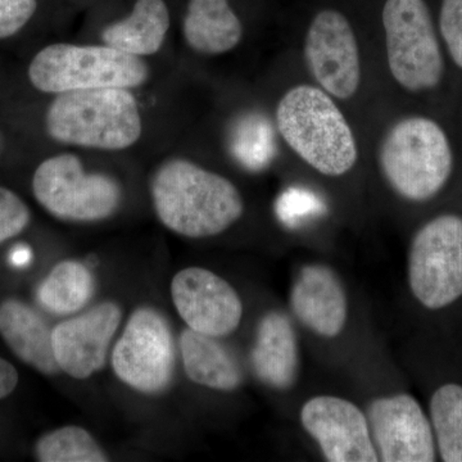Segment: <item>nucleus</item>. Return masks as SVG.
Returning a JSON list of instances; mask_svg holds the SVG:
<instances>
[{"label": "nucleus", "instance_id": "obj_1", "mask_svg": "<svg viewBox=\"0 0 462 462\" xmlns=\"http://www.w3.org/2000/svg\"><path fill=\"white\" fill-rule=\"evenodd\" d=\"M151 196L161 223L185 238L218 236L245 214L242 194L229 179L181 158L154 172Z\"/></svg>", "mask_w": 462, "mask_h": 462}, {"label": "nucleus", "instance_id": "obj_2", "mask_svg": "<svg viewBox=\"0 0 462 462\" xmlns=\"http://www.w3.org/2000/svg\"><path fill=\"white\" fill-rule=\"evenodd\" d=\"M275 116L282 141L315 171L339 178L357 163L354 130L333 97L321 88H291L279 100Z\"/></svg>", "mask_w": 462, "mask_h": 462}, {"label": "nucleus", "instance_id": "obj_3", "mask_svg": "<svg viewBox=\"0 0 462 462\" xmlns=\"http://www.w3.org/2000/svg\"><path fill=\"white\" fill-rule=\"evenodd\" d=\"M378 163L383 179L398 197L422 203L446 187L454 171V152L436 121L410 116L385 133Z\"/></svg>", "mask_w": 462, "mask_h": 462}, {"label": "nucleus", "instance_id": "obj_4", "mask_svg": "<svg viewBox=\"0 0 462 462\" xmlns=\"http://www.w3.org/2000/svg\"><path fill=\"white\" fill-rule=\"evenodd\" d=\"M45 125L54 141L103 151L132 147L142 135L136 100L121 88L58 94L48 107Z\"/></svg>", "mask_w": 462, "mask_h": 462}, {"label": "nucleus", "instance_id": "obj_5", "mask_svg": "<svg viewBox=\"0 0 462 462\" xmlns=\"http://www.w3.org/2000/svg\"><path fill=\"white\" fill-rule=\"evenodd\" d=\"M148 69L141 57L103 45L51 44L39 51L29 66L32 87L42 93L141 87Z\"/></svg>", "mask_w": 462, "mask_h": 462}, {"label": "nucleus", "instance_id": "obj_6", "mask_svg": "<svg viewBox=\"0 0 462 462\" xmlns=\"http://www.w3.org/2000/svg\"><path fill=\"white\" fill-rule=\"evenodd\" d=\"M382 21L392 78L411 93L437 88L445 60L427 2L387 0Z\"/></svg>", "mask_w": 462, "mask_h": 462}, {"label": "nucleus", "instance_id": "obj_7", "mask_svg": "<svg viewBox=\"0 0 462 462\" xmlns=\"http://www.w3.org/2000/svg\"><path fill=\"white\" fill-rule=\"evenodd\" d=\"M39 205L54 217L72 223H96L117 211L123 200L120 184L105 173H88L74 154L42 161L32 178Z\"/></svg>", "mask_w": 462, "mask_h": 462}, {"label": "nucleus", "instance_id": "obj_8", "mask_svg": "<svg viewBox=\"0 0 462 462\" xmlns=\"http://www.w3.org/2000/svg\"><path fill=\"white\" fill-rule=\"evenodd\" d=\"M407 278L412 296L425 309H445L462 297L461 216H437L416 231Z\"/></svg>", "mask_w": 462, "mask_h": 462}, {"label": "nucleus", "instance_id": "obj_9", "mask_svg": "<svg viewBox=\"0 0 462 462\" xmlns=\"http://www.w3.org/2000/svg\"><path fill=\"white\" fill-rule=\"evenodd\" d=\"M116 376L147 396L161 394L175 375L176 348L171 325L154 307L143 306L130 315L112 349Z\"/></svg>", "mask_w": 462, "mask_h": 462}, {"label": "nucleus", "instance_id": "obj_10", "mask_svg": "<svg viewBox=\"0 0 462 462\" xmlns=\"http://www.w3.org/2000/svg\"><path fill=\"white\" fill-rule=\"evenodd\" d=\"M307 69L319 88L333 98L348 100L361 85L360 48L345 14L336 9L319 12L303 44Z\"/></svg>", "mask_w": 462, "mask_h": 462}, {"label": "nucleus", "instance_id": "obj_11", "mask_svg": "<svg viewBox=\"0 0 462 462\" xmlns=\"http://www.w3.org/2000/svg\"><path fill=\"white\" fill-rule=\"evenodd\" d=\"M365 413L379 461H436L433 427L415 398L407 393L375 398Z\"/></svg>", "mask_w": 462, "mask_h": 462}, {"label": "nucleus", "instance_id": "obj_12", "mask_svg": "<svg viewBox=\"0 0 462 462\" xmlns=\"http://www.w3.org/2000/svg\"><path fill=\"white\" fill-rule=\"evenodd\" d=\"M300 420L325 460L379 461L366 413L351 401L325 394L310 398L300 409Z\"/></svg>", "mask_w": 462, "mask_h": 462}, {"label": "nucleus", "instance_id": "obj_13", "mask_svg": "<svg viewBox=\"0 0 462 462\" xmlns=\"http://www.w3.org/2000/svg\"><path fill=\"white\" fill-rule=\"evenodd\" d=\"M171 298L189 329L215 338H224L238 329L245 312L238 291L203 267H188L176 273Z\"/></svg>", "mask_w": 462, "mask_h": 462}, {"label": "nucleus", "instance_id": "obj_14", "mask_svg": "<svg viewBox=\"0 0 462 462\" xmlns=\"http://www.w3.org/2000/svg\"><path fill=\"white\" fill-rule=\"evenodd\" d=\"M121 320L120 305L108 300L54 327L51 346L60 372L78 380L100 372L107 363Z\"/></svg>", "mask_w": 462, "mask_h": 462}, {"label": "nucleus", "instance_id": "obj_15", "mask_svg": "<svg viewBox=\"0 0 462 462\" xmlns=\"http://www.w3.org/2000/svg\"><path fill=\"white\" fill-rule=\"evenodd\" d=\"M289 306L300 324L321 338H337L348 320L345 285L324 263L306 264L300 270L289 293Z\"/></svg>", "mask_w": 462, "mask_h": 462}, {"label": "nucleus", "instance_id": "obj_16", "mask_svg": "<svg viewBox=\"0 0 462 462\" xmlns=\"http://www.w3.org/2000/svg\"><path fill=\"white\" fill-rule=\"evenodd\" d=\"M254 375L266 387L285 392L300 376V340L293 322L284 312L270 311L261 318L251 351Z\"/></svg>", "mask_w": 462, "mask_h": 462}, {"label": "nucleus", "instance_id": "obj_17", "mask_svg": "<svg viewBox=\"0 0 462 462\" xmlns=\"http://www.w3.org/2000/svg\"><path fill=\"white\" fill-rule=\"evenodd\" d=\"M51 330L35 310L18 300H7L0 305V336L20 360L44 375L60 372Z\"/></svg>", "mask_w": 462, "mask_h": 462}, {"label": "nucleus", "instance_id": "obj_18", "mask_svg": "<svg viewBox=\"0 0 462 462\" xmlns=\"http://www.w3.org/2000/svg\"><path fill=\"white\" fill-rule=\"evenodd\" d=\"M179 348L185 374L191 382L218 392H234L242 387V365L220 338L187 328L181 331Z\"/></svg>", "mask_w": 462, "mask_h": 462}, {"label": "nucleus", "instance_id": "obj_19", "mask_svg": "<svg viewBox=\"0 0 462 462\" xmlns=\"http://www.w3.org/2000/svg\"><path fill=\"white\" fill-rule=\"evenodd\" d=\"M185 41L202 54H223L239 44L243 26L227 0H189Z\"/></svg>", "mask_w": 462, "mask_h": 462}, {"label": "nucleus", "instance_id": "obj_20", "mask_svg": "<svg viewBox=\"0 0 462 462\" xmlns=\"http://www.w3.org/2000/svg\"><path fill=\"white\" fill-rule=\"evenodd\" d=\"M170 14L163 0H136L132 14L102 33L108 47L143 57L157 53L165 42Z\"/></svg>", "mask_w": 462, "mask_h": 462}, {"label": "nucleus", "instance_id": "obj_21", "mask_svg": "<svg viewBox=\"0 0 462 462\" xmlns=\"http://www.w3.org/2000/svg\"><path fill=\"white\" fill-rule=\"evenodd\" d=\"M96 291L93 273L79 261H63L53 267L38 291V300L54 315H71L90 302Z\"/></svg>", "mask_w": 462, "mask_h": 462}, {"label": "nucleus", "instance_id": "obj_22", "mask_svg": "<svg viewBox=\"0 0 462 462\" xmlns=\"http://www.w3.org/2000/svg\"><path fill=\"white\" fill-rule=\"evenodd\" d=\"M430 421L440 457L462 462V387L445 384L430 398Z\"/></svg>", "mask_w": 462, "mask_h": 462}, {"label": "nucleus", "instance_id": "obj_23", "mask_svg": "<svg viewBox=\"0 0 462 462\" xmlns=\"http://www.w3.org/2000/svg\"><path fill=\"white\" fill-rule=\"evenodd\" d=\"M35 454L41 462L109 461L96 438L78 425H67L42 436L36 443Z\"/></svg>", "mask_w": 462, "mask_h": 462}, {"label": "nucleus", "instance_id": "obj_24", "mask_svg": "<svg viewBox=\"0 0 462 462\" xmlns=\"http://www.w3.org/2000/svg\"><path fill=\"white\" fill-rule=\"evenodd\" d=\"M30 220L26 203L14 191L0 187V245L23 233Z\"/></svg>", "mask_w": 462, "mask_h": 462}, {"label": "nucleus", "instance_id": "obj_25", "mask_svg": "<svg viewBox=\"0 0 462 462\" xmlns=\"http://www.w3.org/2000/svg\"><path fill=\"white\" fill-rule=\"evenodd\" d=\"M439 30L449 56L462 69V0H442Z\"/></svg>", "mask_w": 462, "mask_h": 462}, {"label": "nucleus", "instance_id": "obj_26", "mask_svg": "<svg viewBox=\"0 0 462 462\" xmlns=\"http://www.w3.org/2000/svg\"><path fill=\"white\" fill-rule=\"evenodd\" d=\"M36 0H0V41L16 35L32 20Z\"/></svg>", "mask_w": 462, "mask_h": 462}, {"label": "nucleus", "instance_id": "obj_27", "mask_svg": "<svg viewBox=\"0 0 462 462\" xmlns=\"http://www.w3.org/2000/svg\"><path fill=\"white\" fill-rule=\"evenodd\" d=\"M18 384V373L14 365L0 357V400L14 393Z\"/></svg>", "mask_w": 462, "mask_h": 462}, {"label": "nucleus", "instance_id": "obj_28", "mask_svg": "<svg viewBox=\"0 0 462 462\" xmlns=\"http://www.w3.org/2000/svg\"><path fill=\"white\" fill-rule=\"evenodd\" d=\"M32 261V252L26 247H17L12 252L11 263L17 267L26 266Z\"/></svg>", "mask_w": 462, "mask_h": 462}, {"label": "nucleus", "instance_id": "obj_29", "mask_svg": "<svg viewBox=\"0 0 462 462\" xmlns=\"http://www.w3.org/2000/svg\"><path fill=\"white\" fill-rule=\"evenodd\" d=\"M0 149H2V135H0Z\"/></svg>", "mask_w": 462, "mask_h": 462}]
</instances>
